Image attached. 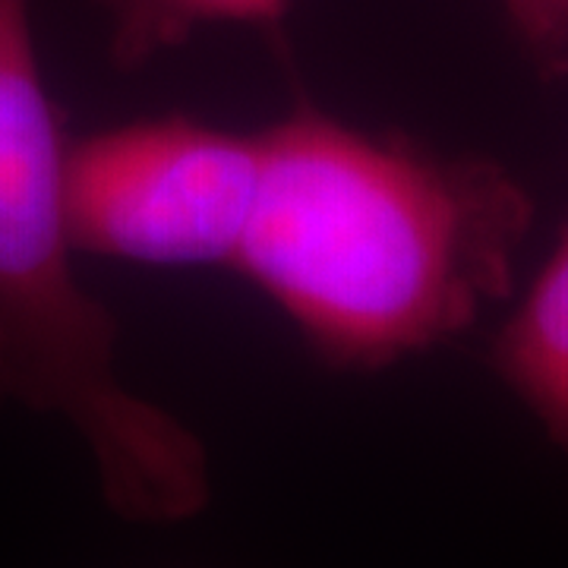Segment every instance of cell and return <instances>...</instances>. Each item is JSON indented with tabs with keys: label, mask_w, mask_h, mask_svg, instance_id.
Masks as SVG:
<instances>
[{
	"label": "cell",
	"mask_w": 568,
	"mask_h": 568,
	"mask_svg": "<svg viewBox=\"0 0 568 568\" xmlns=\"http://www.w3.org/2000/svg\"><path fill=\"white\" fill-rule=\"evenodd\" d=\"M99 3L111 26L108 58L133 73L181 48L203 26L241 22L253 26L278 54H287V10L291 0H92Z\"/></svg>",
	"instance_id": "5"
},
{
	"label": "cell",
	"mask_w": 568,
	"mask_h": 568,
	"mask_svg": "<svg viewBox=\"0 0 568 568\" xmlns=\"http://www.w3.org/2000/svg\"><path fill=\"white\" fill-rule=\"evenodd\" d=\"M489 361L568 455V224L499 328Z\"/></svg>",
	"instance_id": "4"
},
{
	"label": "cell",
	"mask_w": 568,
	"mask_h": 568,
	"mask_svg": "<svg viewBox=\"0 0 568 568\" xmlns=\"http://www.w3.org/2000/svg\"><path fill=\"white\" fill-rule=\"evenodd\" d=\"M63 186L77 253L234 268L260 190V133L190 118L114 126L70 140Z\"/></svg>",
	"instance_id": "3"
},
{
	"label": "cell",
	"mask_w": 568,
	"mask_h": 568,
	"mask_svg": "<svg viewBox=\"0 0 568 568\" xmlns=\"http://www.w3.org/2000/svg\"><path fill=\"white\" fill-rule=\"evenodd\" d=\"M528 190L489 159H448L297 108L260 130L241 272L313 354L379 369L462 335L515 282Z\"/></svg>",
	"instance_id": "1"
},
{
	"label": "cell",
	"mask_w": 568,
	"mask_h": 568,
	"mask_svg": "<svg viewBox=\"0 0 568 568\" xmlns=\"http://www.w3.org/2000/svg\"><path fill=\"white\" fill-rule=\"evenodd\" d=\"M32 0H0V405L82 436L108 508L178 525L209 506V455L118 373V323L80 284L67 219V133L41 80Z\"/></svg>",
	"instance_id": "2"
},
{
	"label": "cell",
	"mask_w": 568,
	"mask_h": 568,
	"mask_svg": "<svg viewBox=\"0 0 568 568\" xmlns=\"http://www.w3.org/2000/svg\"><path fill=\"white\" fill-rule=\"evenodd\" d=\"M530 61L547 77H568V0H503Z\"/></svg>",
	"instance_id": "6"
}]
</instances>
